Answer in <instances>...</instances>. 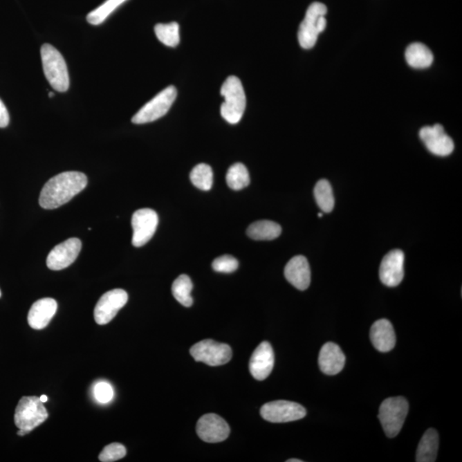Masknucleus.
I'll return each mask as SVG.
<instances>
[{
	"label": "nucleus",
	"instance_id": "36",
	"mask_svg": "<svg viewBox=\"0 0 462 462\" xmlns=\"http://www.w3.org/2000/svg\"><path fill=\"white\" fill-rule=\"evenodd\" d=\"M287 462H302V461L299 459H290L288 460Z\"/></svg>",
	"mask_w": 462,
	"mask_h": 462
},
{
	"label": "nucleus",
	"instance_id": "1",
	"mask_svg": "<svg viewBox=\"0 0 462 462\" xmlns=\"http://www.w3.org/2000/svg\"><path fill=\"white\" fill-rule=\"evenodd\" d=\"M88 185V178L84 173L66 172L50 178L45 184L39 196V205L44 209L52 210L61 207L75 197Z\"/></svg>",
	"mask_w": 462,
	"mask_h": 462
},
{
	"label": "nucleus",
	"instance_id": "15",
	"mask_svg": "<svg viewBox=\"0 0 462 462\" xmlns=\"http://www.w3.org/2000/svg\"><path fill=\"white\" fill-rule=\"evenodd\" d=\"M404 252L399 249L389 252L382 259L380 268V277L387 287H396L404 277Z\"/></svg>",
	"mask_w": 462,
	"mask_h": 462
},
{
	"label": "nucleus",
	"instance_id": "3",
	"mask_svg": "<svg viewBox=\"0 0 462 462\" xmlns=\"http://www.w3.org/2000/svg\"><path fill=\"white\" fill-rule=\"evenodd\" d=\"M41 54L43 70L50 85L57 92H66L70 86V77L62 54L50 44L41 46Z\"/></svg>",
	"mask_w": 462,
	"mask_h": 462
},
{
	"label": "nucleus",
	"instance_id": "39",
	"mask_svg": "<svg viewBox=\"0 0 462 462\" xmlns=\"http://www.w3.org/2000/svg\"><path fill=\"white\" fill-rule=\"evenodd\" d=\"M0 297H1V290H0Z\"/></svg>",
	"mask_w": 462,
	"mask_h": 462
},
{
	"label": "nucleus",
	"instance_id": "13",
	"mask_svg": "<svg viewBox=\"0 0 462 462\" xmlns=\"http://www.w3.org/2000/svg\"><path fill=\"white\" fill-rule=\"evenodd\" d=\"M196 432L204 442L215 443L225 441L230 435L228 423L215 414H205L197 422Z\"/></svg>",
	"mask_w": 462,
	"mask_h": 462
},
{
	"label": "nucleus",
	"instance_id": "7",
	"mask_svg": "<svg viewBox=\"0 0 462 462\" xmlns=\"http://www.w3.org/2000/svg\"><path fill=\"white\" fill-rule=\"evenodd\" d=\"M178 92L174 86H169L142 107L132 118L133 124H144L158 120L168 113L176 100Z\"/></svg>",
	"mask_w": 462,
	"mask_h": 462
},
{
	"label": "nucleus",
	"instance_id": "20",
	"mask_svg": "<svg viewBox=\"0 0 462 462\" xmlns=\"http://www.w3.org/2000/svg\"><path fill=\"white\" fill-rule=\"evenodd\" d=\"M370 338L374 348L378 351L386 353L395 348L396 333L392 324L388 320H380L373 324Z\"/></svg>",
	"mask_w": 462,
	"mask_h": 462
},
{
	"label": "nucleus",
	"instance_id": "34",
	"mask_svg": "<svg viewBox=\"0 0 462 462\" xmlns=\"http://www.w3.org/2000/svg\"><path fill=\"white\" fill-rule=\"evenodd\" d=\"M30 431H26V429H19V431L17 432V435L18 436H25V435L28 434V433H30Z\"/></svg>",
	"mask_w": 462,
	"mask_h": 462
},
{
	"label": "nucleus",
	"instance_id": "16",
	"mask_svg": "<svg viewBox=\"0 0 462 462\" xmlns=\"http://www.w3.org/2000/svg\"><path fill=\"white\" fill-rule=\"evenodd\" d=\"M274 352L268 342H263L252 353L249 370L252 376L259 381L265 380L272 373L274 367Z\"/></svg>",
	"mask_w": 462,
	"mask_h": 462
},
{
	"label": "nucleus",
	"instance_id": "28",
	"mask_svg": "<svg viewBox=\"0 0 462 462\" xmlns=\"http://www.w3.org/2000/svg\"><path fill=\"white\" fill-rule=\"evenodd\" d=\"M190 180L198 190L208 191L212 189L214 183V173L208 165L200 164L191 172Z\"/></svg>",
	"mask_w": 462,
	"mask_h": 462
},
{
	"label": "nucleus",
	"instance_id": "37",
	"mask_svg": "<svg viewBox=\"0 0 462 462\" xmlns=\"http://www.w3.org/2000/svg\"><path fill=\"white\" fill-rule=\"evenodd\" d=\"M317 216H319L320 218H322V216H323V214H322V212H320V214H317Z\"/></svg>",
	"mask_w": 462,
	"mask_h": 462
},
{
	"label": "nucleus",
	"instance_id": "35",
	"mask_svg": "<svg viewBox=\"0 0 462 462\" xmlns=\"http://www.w3.org/2000/svg\"><path fill=\"white\" fill-rule=\"evenodd\" d=\"M39 398H41V400L43 403L48 402V396H41V397H39Z\"/></svg>",
	"mask_w": 462,
	"mask_h": 462
},
{
	"label": "nucleus",
	"instance_id": "4",
	"mask_svg": "<svg viewBox=\"0 0 462 462\" xmlns=\"http://www.w3.org/2000/svg\"><path fill=\"white\" fill-rule=\"evenodd\" d=\"M326 6L322 3L314 2L308 7L298 32V41L302 48L311 49L315 46L319 35L326 30Z\"/></svg>",
	"mask_w": 462,
	"mask_h": 462
},
{
	"label": "nucleus",
	"instance_id": "17",
	"mask_svg": "<svg viewBox=\"0 0 462 462\" xmlns=\"http://www.w3.org/2000/svg\"><path fill=\"white\" fill-rule=\"evenodd\" d=\"M284 276L297 290H306L311 283V270L308 259L302 255L292 258L285 266Z\"/></svg>",
	"mask_w": 462,
	"mask_h": 462
},
{
	"label": "nucleus",
	"instance_id": "25",
	"mask_svg": "<svg viewBox=\"0 0 462 462\" xmlns=\"http://www.w3.org/2000/svg\"><path fill=\"white\" fill-rule=\"evenodd\" d=\"M193 290V284L189 276L183 274L174 281L172 284V294L179 303L186 308L193 305V298L191 291Z\"/></svg>",
	"mask_w": 462,
	"mask_h": 462
},
{
	"label": "nucleus",
	"instance_id": "27",
	"mask_svg": "<svg viewBox=\"0 0 462 462\" xmlns=\"http://www.w3.org/2000/svg\"><path fill=\"white\" fill-rule=\"evenodd\" d=\"M158 41L169 48H176L180 42L179 25L178 23L158 24L154 28Z\"/></svg>",
	"mask_w": 462,
	"mask_h": 462
},
{
	"label": "nucleus",
	"instance_id": "14",
	"mask_svg": "<svg viewBox=\"0 0 462 462\" xmlns=\"http://www.w3.org/2000/svg\"><path fill=\"white\" fill-rule=\"evenodd\" d=\"M81 249L82 241L78 238H70L50 252L46 265L53 270L66 269L77 259Z\"/></svg>",
	"mask_w": 462,
	"mask_h": 462
},
{
	"label": "nucleus",
	"instance_id": "22",
	"mask_svg": "<svg viewBox=\"0 0 462 462\" xmlns=\"http://www.w3.org/2000/svg\"><path fill=\"white\" fill-rule=\"evenodd\" d=\"M407 63L414 68H427L433 63V54L427 46L422 43H413L405 53Z\"/></svg>",
	"mask_w": 462,
	"mask_h": 462
},
{
	"label": "nucleus",
	"instance_id": "11",
	"mask_svg": "<svg viewBox=\"0 0 462 462\" xmlns=\"http://www.w3.org/2000/svg\"><path fill=\"white\" fill-rule=\"evenodd\" d=\"M128 299L127 292L120 288H115L104 293L95 308V322L100 326L111 322L119 310L124 308Z\"/></svg>",
	"mask_w": 462,
	"mask_h": 462
},
{
	"label": "nucleus",
	"instance_id": "23",
	"mask_svg": "<svg viewBox=\"0 0 462 462\" xmlns=\"http://www.w3.org/2000/svg\"><path fill=\"white\" fill-rule=\"evenodd\" d=\"M281 233L279 223L270 220H261L252 223L247 230L248 236L256 241H272L279 237Z\"/></svg>",
	"mask_w": 462,
	"mask_h": 462
},
{
	"label": "nucleus",
	"instance_id": "31",
	"mask_svg": "<svg viewBox=\"0 0 462 462\" xmlns=\"http://www.w3.org/2000/svg\"><path fill=\"white\" fill-rule=\"evenodd\" d=\"M239 266L237 259L230 255H223L212 262V269L216 272L231 273L237 270Z\"/></svg>",
	"mask_w": 462,
	"mask_h": 462
},
{
	"label": "nucleus",
	"instance_id": "38",
	"mask_svg": "<svg viewBox=\"0 0 462 462\" xmlns=\"http://www.w3.org/2000/svg\"><path fill=\"white\" fill-rule=\"evenodd\" d=\"M53 96H54V93H52V92H50L49 93V97H53Z\"/></svg>",
	"mask_w": 462,
	"mask_h": 462
},
{
	"label": "nucleus",
	"instance_id": "5",
	"mask_svg": "<svg viewBox=\"0 0 462 462\" xmlns=\"http://www.w3.org/2000/svg\"><path fill=\"white\" fill-rule=\"evenodd\" d=\"M409 409V403L403 396L389 397L382 403L378 418L388 438H393L399 434Z\"/></svg>",
	"mask_w": 462,
	"mask_h": 462
},
{
	"label": "nucleus",
	"instance_id": "8",
	"mask_svg": "<svg viewBox=\"0 0 462 462\" xmlns=\"http://www.w3.org/2000/svg\"><path fill=\"white\" fill-rule=\"evenodd\" d=\"M190 353L196 362L212 367L222 366L232 358V350L228 344L210 339L197 342L190 349Z\"/></svg>",
	"mask_w": 462,
	"mask_h": 462
},
{
	"label": "nucleus",
	"instance_id": "21",
	"mask_svg": "<svg viewBox=\"0 0 462 462\" xmlns=\"http://www.w3.org/2000/svg\"><path fill=\"white\" fill-rule=\"evenodd\" d=\"M439 445L438 433L435 429H428L418 443L416 461L434 462L438 456Z\"/></svg>",
	"mask_w": 462,
	"mask_h": 462
},
{
	"label": "nucleus",
	"instance_id": "33",
	"mask_svg": "<svg viewBox=\"0 0 462 462\" xmlns=\"http://www.w3.org/2000/svg\"><path fill=\"white\" fill-rule=\"evenodd\" d=\"M10 122V115L5 104L0 100V128H6Z\"/></svg>",
	"mask_w": 462,
	"mask_h": 462
},
{
	"label": "nucleus",
	"instance_id": "30",
	"mask_svg": "<svg viewBox=\"0 0 462 462\" xmlns=\"http://www.w3.org/2000/svg\"><path fill=\"white\" fill-rule=\"evenodd\" d=\"M125 447L120 443H114L104 447L99 459L102 462H113L122 459L126 456Z\"/></svg>",
	"mask_w": 462,
	"mask_h": 462
},
{
	"label": "nucleus",
	"instance_id": "29",
	"mask_svg": "<svg viewBox=\"0 0 462 462\" xmlns=\"http://www.w3.org/2000/svg\"><path fill=\"white\" fill-rule=\"evenodd\" d=\"M127 0H107L102 5L93 10L86 17V20L92 25H100L107 20L114 10Z\"/></svg>",
	"mask_w": 462,
	"mask_h": 462
},
{
	"label": "nucleus",
	"instance_id": "2",
	"mask_svg": "<svg viewBox=\"0 0 462 462\" xmlns=\"http://www.w3.org/2000/svg\"><path fill=\"white\" fill-rule=\"evenodd\" d=\"M221 95L225 99L221 106L223 118L229 124H238L246 109V95L240 79L233 75L227 78L221 88Z\"/></svg>",
	"mask_w": 462,
	"mask_h": 462
},
{
	"label": "nucleus",
	"instance_id": "24",
	"mask_svg": "<svg viewBox=\"0 0 462 462\" xmlns=\"http://www.w3.org/2000/svg\"><path fill=\"white\" fill-rule=\"evenodd\" d=\"M314 197L321 211L329 214L333 210L335 198L331 183L326 179L320 180L314 187Z\"/></svg>",
	"mask_w": 462,
	"mask_h": 462
},
{
	"label": "nucleus",
	"instance_id": "26",
	"mask_svg": "<svg viewBox=\"0 0 462 462\" xmlns=\"http://www.w3.org/2000/svg\"><path fill=\"white\" fill-rule=\"evenodd\" d=\"M226 182L233 190H241L248 187L250 183V176L246 166L241 163L230 166L227 172Z\"/></svg>",
	"mask_w": 462,
	"mask_h": 462
},
{
	"label": "nucleus",
	"instance_id": "12",
	"mask_svg": "<svg viewBox=\"0 0 462 462\" xmlns=\"http://www.w3.org/2000/svg\"><path fill=\"white\" fill-rule=\"evenodd\" d=\"M420 137L427 149L436 156L446 157L453 153V140L447 135L441 124L425 126L421 129Z\"/></svg>",
	"mask_w": 462,
	"mask_h": 462
},
{
	"label": "nucleus",
	"instance_id": "18",
	"mask_svg": "<svg viewBox=\"0 0 462 462\" xmlns=\"http://www.w3.org/2000/svg\"><path fill=\"white\" fill-rule=\"evenodd\" d=\"M346 357L340 346L334 342H327L321 348L319 364L321 371L330 376L338 374L344 369Z\"/></svg>",
	"mask_w": 462,
	"mask_h": 462
},
{
	"label": "nucleus",
	"instance_id": "9",
	"mask_svg": "<svg viewBox=\"0 0 462 462\" xmlns=\"http://www.w3.org/2000/svg\"><path fill=\"white\" fill-rule=\"evenodd\" d=\"M261 414L264 420L272 423H286L302 420L306 416V410L297 403L275 400L266 403L261 407Z\"/></svg>",
	"mask_w": 462,
	"mask_h": 462
},
{
	"label": "nucleus",
	"instance_id": "32",
	"mask_svg": "<svg viewBox=\"0 0 462 462\" xmlns=\"http://www.w3.org/2000/svg\"><path fill=\"white\" fill-rule=\"evenodd\" d=\"M95 396L99 403L106 404L110 403L114 396L113 388L107 382H100L95 385Z\"/></svg>",
	"mask_w": 462,
	"mask_h": 462
},
{
	"label": "nucleus",
	"instance_id": "19",
	"mask_svg": "<svg viewBox=\"0 0 462 462\" xmlns=\"http://www.w3.org/2000/svg\"><path fill=\"white\" fill-rule=\"evenodd\" d=\"M57 303L52 298H43L32 305L28 322L35 330H42L48 326L57 312Z\"/></svg>",
	"mask_w": 462,
	"mask_h": 462
},
{
	"label": "nucleus",
	"instance_id": "6",
	"mask_svg": "<svg viewBox=\"0 0 462 462\" xmlns=\"http://www.w3.org/2000/svg\"><path fill=\"white\" fill-rule=\"evenodd\" d=\"M48 418V411L39 397L24 396L17 404L14 420L18 429L31 432Z\"/></svg>",
	"mask_w": 462,
	"mask_h": 462
},
{
	"label": "nucleus",
	"instance_id": "10",
	"mask_svg": "<svg viewBox=\"0 0 462 462\" xmlns=\"http://www.w3.org/2000/svg\"><path fill=\"white\" fill-rule=\"evenodd\" d=\"M131 223L132 244L136 248H140L149 243L156 232L158 216L156 212L151 209H140L133 214Z\"/></svg>",
	"mask_w": 462,
	"mask_h": 462
}]
</instances>
